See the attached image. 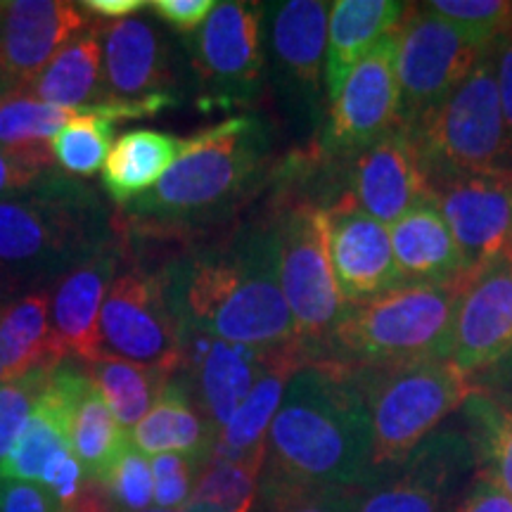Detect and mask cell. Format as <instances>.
I'll list each match as a JSON object with an SVG mask.
<instances>
[{
  "label": "cell",
  "mask_w": 512,
  "mask_h": 512,
  "mask_svg": "<svg viewBox=\"0 0 512 512\" xmlns=\"http://www.w3.org/2000/svg\"><path fill=\"white\" fill-rule=\"evenodd\" d=\"M164 280L181 332L252 349L299 347L280 290L273 223L185 256L166 268Z\"/></svg>",
  "instance_id": "1"
},
{
  "label": "cell",
  "mask_w": 512,
  "mask_h": 512,
  "mask_svg": "<svg viewBox=\"0 0 512 512\" xmlns=\"http://www.w3.org/2000/svg\"><path fill=\"white\" fill-rule=\"evenodd\" d=\"M143 512H181V510H162V508H157V510H143Z\"/></svg>",
  "instance_id": "53"
},
{
  "label": "cell",
  "mask_w": 512,
  "mask_h": 512,
  "mask_svg": "<svg viewBox=\"0 0 512 512\" xmlns=\"http://www.w3.org/2000/svg\"><path fill=\"white\" fill-rule=\"evenodd\" d=\"M91 110H64L46 105L34 95L12 88L0 95V147L3 150H36L50 147L62 128Z\"/></svg>",
  "instance_id": "33"
},
{
  "label": "cell",
  "mask_w": 512,
  "mask_h": 512,
  "mask_svg": "<svg viewBox=\"0 0 512 512\" xmlns=\"http://www.w3.org/2000/svg\"><path fill=\"white\" fill-rule=\"evenodd\" d=\"M401 285H441L470 278L465 256L432 202L389 226Z\"/></svg>",
  "instance_id": "24"
},
{
  "label": "cell",
  "mask_w": 512,
  "mask_h": 512,
  "mask_svg": "<svg viewBox=\"0 0 512 512\" xmlns=\"http://www.w3.org/2000/svg\"><path fill=\"white\" fill-rule=\"evenodd\" d=\"M508 34H512V3H510V31Z\"/></svg>",
  "instance_id": "54"
},
{
  "label": "cell",
  "mask_w": 512,
  "mask_h": 512,
  "mask_svg": "<svg viewBox=\"0 0 512 512\" xmlns=\"http://www.w3.org/2000/svg\"><path fill=\"white\" fill-rule=\"evenodd\" d=\"M264 463H207L181 512H254Z\"/></svg>",
  "instance_id": "34"
},
{
  "label": "cell",
  "mask_w": 512,
  "mask_h": 512,
  "mask_svg": "<svg viewBox=\"0 0 512 512\" xmlns=\"http://www.w3.org/2000/svg\"><path fill=\"white\" fill-rule=\"evenodd\" d=\"M67 437L69 448L83 467V475L95 482H105L112 467L131 448V437L95 389L83 363H76L72 375Z\"/></svg>",
  "instance_id": "26"
},
{
  "label": "cell",
  "mask_w": 512,
  "mask_h": 512,
  "mask_svg": "<svg viewBox=\"0 0 512 512\" xmlns=\"http://www.w3.org/2000/svg\"><path fill=\"white\" fill-rule=\"evenodd\" d=\"M477 48L494 46L510 31L508 0H430L422 3Z\"/></svg>",
  "instance_id": "36"
},
{
  "label": "cell",
  "mask_w": 512,
  "mask_h": 512,
  "mask_svg": "<svg viewBox=\"0 0 512 512\" xmlns=\"http://www.w3.org/2000/svg\"><path fill=\"white\" fill-rule=\"evenodd\" d=\"M494 57H496L498 95H501L505 126H508V133L512 140V34L498 38L494 43Z\"/></svg>",
  "instance_id": "46"
},
{
  "label": "cell",
  "mask_w": 512,
  "mask_h": 512,
  "mask_svg": "<svg viewBox=\"0 0 512 512\" xmlns=\"http://www.w3.org/2000/svg\"><path fill=\"white\" fill-rule=\"evenodd\" d=\"M100 361L121 358L174 377L181 370V325L164 273L128 268L107 290L98 320Z\"/></svg>",
  "instance_id": "10"
},
{
  "label": "cell",
  "mask_w": 512,
  "mask_h": 512,
  "mask_svg": "<svg viewBox=\"0 0 512 512\" xmlns=\"http://www.w3.org/2000/svg\"><path fill=\"white\" fill-rule=\"evenodd\" d=\"M83 29V10L67 0L0 3V76L27 91L62 43Z\"/></svg>",
  "instance_id": "19"
},
{
  "label": "cell",
  "mask_w": 512,
  "mask_h": 512,
  "mask_svg": "<svg viewBox=\"0 0 512 512\" xmlns=\"http://www.w3.org/2000/svg\"><path fill=\"white\" fill-rule=\"evenodd\" d=\"M67 351L50 325V297L34 290L0 311V382L17 380L38 368H57Z\"/></svg>",
  "instance_id": "28"
},
{
  "label": "cell",
  "mask_w": 512,
  "mask_h": 512,
  "mask_svg": "<svg viewBox=\"0 0 512 512\" xmlns=\"http://www.w3.org/2000/svg\"><path fill=\"white\" fill-rule=\"evenodd\" d=\"M152 501L162 510H183L190 501L197 477L202 472V463L178 453H162L152 458Z\"/></svg>",
  "instance_id": "40"
},
{
  "label": "cell",
  "mask_w": 512,
  "mask_h": 512,
  "mask_svg": "<svg viewBox=\"0 0 512 512\" xmlns=\"http://www.w3.org/2000/svg\"><path fill=\"white\" fill-rule=\"evenodd\" d=\"M261 512H356V491L323 486L259 484Z\"/></svg>",
  "instance_id": "38"
},
{
  "label": "cell",
  "mask_w": 512,
  "mask_h": 512,
  "mask_svg": "<svg viewBox=\"0 0 512 512\" xmlns=\"http://www.w3.org/2000/svg\"><path fill=\"white\" fill-rule=\"evenodd\" d=\"M475 467L467 434L434 432L399 467L356 489V512H451L460 482Z\"/></svg>",
  "instance_id": "12"
},
{
  "label": "cell",
  "mask_w": 512,
  "mask_h": 512,
  "mask_svg": "<svg viewBox=\"0 0 512 512\" xmlns=\"http://www.w3.org/2000/svg\"><path fill=\"white\" fill-rule=\"evenodd\" d=\"M505 259L512 261V233H510V242H508V249H505Z\"/></svg>",
  "instance_id": "52"
},
{
  "label": "cell",
  "mask_w": 512,
  "mask_h": 512,
  "mask_svg": "<svg viewBox=\"0 0 512 512\" xmlns=\"http://www.w3.org/2000/svg\"><path fill=\"white\" fill-rule=\"evenodd\" d=\"M302 366L306 358L299 347L275 351L271 366L219 432L207 463H264L268 427L283 401L287 380Z\"/></svg>",
  "instance_id": "23"
},
{
  "label": "cell",
  "mask_w": 512,
  "mask_h": 512,
  "mask_svg": "<svg viewBox=\"0 0 512 512\" xmlns=\"http://www.w3.org/2000/svg\"><path fill=\"white\" fill-rule=\"evenodd\" d=\"M150 8L176 31L192 34L207 22L216 3L214 0H152Z\"/></svg>",
  "instance_id": "43"
},
{
  "label": "cell",
  "mask_w": 512,
  "mask_h": 512,
  "mask_svg": "<svg viewBox=\"0 0 512 512\" xmlns=\"http://www.w3.org/2000/svg\"><path fill=\"white\" fill-rule=\"evenodd\" d=\"M467 278L441 285H401L347 306L323 361L349 370H382L451 361L453 330Z\"/></svg>",
  "instance_id": "5"
},
{
  "label": "cell",
  "mask_w": 512,
  "mask_h": 512,
  "mask_svg": "<svg viewBox=\"0 0 512 512\" xmlns=\"http://www.w3.org/2000/svg\"><path fill=\"white\" fill-rule=\"evenodd\" d=\"M349 195L375 221L392 226L430 202V185L418 147L406 128H396L349 159Z\"/></svg>",
  "instance_id": "16"
},
{
  "label": "cell",
  "mask_w": 512,
  "mask_h": 512,
  "mask_svg": "<svg viewBox=\"0 0 512 512\" xmlns=\"http://www.w3.org/2000/svg\"><path fill=\"white\" fill-rule=\"evenodd\" d=\"M330 264L344 304L358 306L401 287L389 226L366 214L349 192L323 207Z\"/></svg>",
  "instance_id": "15"
},
{
  "label": "cell",
  "mask_w": 512,
  "mask_h": 512,
  "mask_svg": "<svg viewBox=\"0 0 512 512\" xmlns=\"http://www.w3.org/2000/svg\"><path fill=\"white\" fill-rule=\"evenodd\" d=\"M102 36L105 27L83 29L57 50L27 93L64 110H91L107 98L102 91Z\"/></svg>",
  "instance_id": "29"
},
{
  "label": "cell",
  "mask_w": 512,
  "mask_h": 512,
  "mask_svg": "<svg viewBox=\"0 0 512 512\" xmlns=\"http://www.w3.org/2000/svg\"><path fill=\"white\" fill-rule=\"evenodd\" d=\"M57 512H119V510L114 508L105 484L95 482V479H86L74 501L64 505V508H60Z\"/></svg>",
  "instance_id": "47"
},
{
  "label": "cell",
  "mask_w": 512,
  "mask_h": 512,
  "mask_svg": "<svg viewBox=\"0 0 512 512\" xmlns=\"http://www.w3.org/2000/svg\"><path fill=\"white\" fill-rule=\"evenodd\" d=\"M216 439L219 430L204 413L188 382L174 377L166 382L150 413L131 430L133 451L140 456L178 453L202 465H207Z\"/></svg>",
  "instance_id": "22"
},
{
  "label": "cell",
  "mask_w": 512,
  "mask_h": 512,
  "mask_svg": "<svg viewBox=\"0 0 512 512\" xmlns=\"http://www.w3.org/2000/svg\"><path fill=\"white\" fill-rule=\"evenodd\" d=\"M183 140L152 128H136L117 138L102 166V185L119 207L145 195L162 181L181 155Z\"/></svg>",
  "instance_id": "30"
},
{
  "label": "cell",
  "mask_w": 512,
  "mask_h": 512,
  "mask_svg": "<svg viewBox=\"0 0 512 512\" xmlns=\"http://www.w3.org/2000/svg\"><path fill=\"white\" fill-rule=\"evenodd\" d=\"M268 136L256 117H235L183 140L155 188L119 207L114 235L174 238L228 219L266 178Z\"/></svg>",
  "instance_id": "3"
},
{
  "label": "cell",
  "mask_w": 512,
  "mask_h": 512,
  "mask_svg": "<svg viewBox=\"0 0 512 512\" xmlns=\"http://www.w3.org/2000/svg\"><path fill=\"white\" fill-rule=\"evenodd\" d=\"M373 425V475L399 467L475 392L453 361L354 370Z\"/></svg>",
  "instance_id": "7"
},
{
  "label": "cell",
  "mask_w": 512,
  "mask_h": 512,
  "mask_svg": "<svg viewBox=\"0 0 512 512\" xmlns=\"http://www.w3.org/2000/svg\"><path fill=\"white\" fill-rule=\"evenodd\" d=\"M5 294H8V283H5V271H3V268H0V311H3Z\"/></svg>",
  "instance_id": "50"
},
{
  "label": "cell",
  "mask_w": 512,
  "mask_h": 512,
  "mask_svg": "<svg viewBox=\"0 0 512 512\" xmlns=\"http://www.w3.org/2000/svg\"><path fill=\"white\" fill-rule=\"evenodd\" d=\"M427 185L458 176L512 174V140L496 81L494 46L467 79L411 133Z\"/></svg>",
  "instance_id": "6"
},
{
  "label": "cell",
  "mask_w": 512,
  "mask_h": 512,
  "mask_svg": "<svg viewBox=\"0 0 512 512\" xmlns=\"http://www.w3.org/2000/svg\"><path fill=\"white\" fill-rule=\"evenodd\" d=\"M8 91H12V86H10L8 81L3 79V76H0V95H3V93H8Z\"/></svg>",
  "instance_id": "51"
},
{
  "label": "cell",
  "mask_w": 512,
  "mask_h": 512,
  "mask_svg": "<svg viewBox=\"0 0 512 512\" xmlns=\"http://www.w3.org/2000/svg\"><path fill=\"white\" fill-rule=\"evenodd\" d=\"M330 3L290 0L278 5L271 24V46L280 69L304 95L316 98L325 76Z\"/></svg>",
  "instance_id": "27"
},
{
  "label": "cell",
  "mask_w": 512,
  "mask_h": 512,
  "mask_svg": "<svg viewBox=\"0 0 512 512\" xmlns=\"http://www.w3.org/2000/svg\"><path fill=\"white\" fill-rule=\"evenodd\" d=\"M192 67L204 95L202 110L240 107L259 91L264 74L261 10L247 3H216L190 43Z\"/></svg>",
  "instance_id": "11"
},
{
  "label": "cell",
  "mask_w": 512,
  "mask_h": 512,
  "mask_svg": "<svg viewBox=\"0 0 512 512\" xmlns=\"http://www.w3.org/2000/svg\"><path fill=\"white\" fill-rule=\"evenodd\" d=\"M48 169H53L50 147H36V150H3L0 147V202L27 190Z\"/></svg>",
  "instance_id": "41"
},
{
  "label": "cell",
  "mask_w": 512,
  "mask_h": 512,
  "mask_svg": "<svg viewBox=\"0 0 512 512\" xmlns=\"http://www.w3.org/2000/svg\"><path fill=\"white\" fill-rule=\"evenodd\" d=\"M430 202L456 238L470 275L505 259L512 233V174L430 183Z\"/></svg>",
  "instance_id": "14"
},
{
  "label": "cell",
  "mask_w": 512,
  "mask_h": 512,
  "mask_svg": "<svg viewBox=\"0 0 512 512\" xmlns=\"http://www.w3.org/2000/svg\"><path fill=\"white\" fill-rule=\"evenodd\" d=\"M401 128V91L396 79V31L351 72L330 107L325 150L351 159Z\"/></svg>",
  "instance_id": "13"
},
{
  "label": "cell",
  "mask_w": 512,
  "mask_h": 512,
  "mask_svg": "<svg viewBox=\"0 0 512 512\" xmlns=\"http://www.w3.org/2000/svg\"><path fill=\"white\" fill-rule=\"evenodd\" d=\"M373 477V425L356 373L306 363L287 380L266 434L259 484L361 489Z\"/></svg>",
  "instance_id": "2"
},
{
  "label": "cell",
  "mask_w": 512,
  "mask_h": 512,
  "mask_svg": "<svg viewBox=\"0 0 512 512\" xmlns=\"http://www.w3.org/2000/svg\"><path fill=\"white\" fill-rule=\"evenodd\" d=\"M0 512H57V503L43 486L0 479Z\"/></svg>",
  "instance_id": "44"
},
{
  "label": "cell",
  "mask_w": 512,
  "mask_h": 512,
  "mask_svg": "<svg viewBox=\"0 0 512 512\" xmlns=\"http://www.w3.org/2000/svg\"><path fill=\"white\" fill-rule=\"evenodd\" d=\"M98 192L48 169L27 190L0 202V264L29 280L62 278L114 238Z\"/></svg>",
  "instance_id": "4"
},
{
  "label": "cell",
  "mask_w": 512,
  "mask_h": 512,
  "mask_svg": "<svg viewBox=\"0 0 512 512\" xmlns=\"http://www.w3.org/2000/svg\"><path fill=\"white\" fill-rule=\"evenodd\" d=\"M275 351L280 349H252L207 335H195V332H181V370L178 373L190 377V382H185L216 430L221 432L252 392L254 384L259 382V377L264 375V370L271 366Z\"/></svg>",
  "instance_id": "18"
},
{
  "label": "cell",
  "mask_w": 512,
  "mask_h": 512,
  "mask_svg": "<svg viewBox=\"0 0 512 512\" xmlns=\"http://www.w3.org/2000/svg\"><path fill=\"white\" fill-rule=\"evenodd\" d=\"M105 489L119 512H143L152 501V467L145 456L128 448L105 477Z\"/></svg>",
  "instance_id": "39"
},
{
  "label": "cell",
  "mask_w": 512,
  "mask_h": 512,
  "mask_svg": "<svg viewBox=\"0 0 512 512\" xmlns=\"http://www.w3.org/2000/svg\"><path fill=\"white\" fill-rule=\"evenodd\" d=\"M83 482H86V475H83V467L79 465V460H76L72 448L57 451L41 475L43 489L53 496L57 510L74 501L76 494L81 491Z\"/></svg>",
  "instance_id": "42"
},
{
  "label": "cell",
  "mask_w": 512,
  "mask_h": 512,
  "mask_svg": "<svg viewBox=\"0 0 512 512\" xmlns=\"http://www.w3.org/2000/svg\"><path fill=\"white\" fill-rule=\"evenodd\" d=\"M105 81L107 95L119 100H140L169 93L171 64L155 24L126 17L105 27Z\"/></svg>",
  "instance_id": "21"
},
{
  "label": "cell",
  "mask_w": 512,
  "mask_h": 512,
  "mask_svg": "<svg viewBox=\"0 0 512 512\" xmlns=\"http://www.w3.org/2000/svg\"><path fill=\"white\" fill-rule=\"evenodd\" d=\"M470 425L477 477L486 479L512 498V403L498 401L484 389H475L463 403Z\"/></svg>",
  "instance_id": "31"
},
{
  "label": "cell",
  "mask_w": 512,
  "mask_h": 512,
  "mask_svg": "<svg viewBox=\"0 0 512 512\" xmlns=\"http://www.w3.org/2000/svg\"><path fill=\"white\" fill-rule=\"evenodd\" d=\"M112 131L114 121L102 117L91 107V112L76 117L50 140L53 162L62 166L64 174L91 178L105 166V159L110 155Z\"/></svg>",
  "instance_id": "35"
},
{
  "label": "cell",
  "mask_w": 512,
  "mask_h": 512,
  "mask_svg": "<svg viewBox=\"0 0 512 512\" xmlns=\"http://www.w3.org/2000/svg\"><path fill=\"white\" fill-rule=\"evenodd\" d=\"M406 8L408 3L396 0H337L330 5L325 91L332 100L382 38L394 34Z\"/></svg>",
  "instance_id": "25"
},
{
  "label": "cell",
  "mask_w": 512,
  "mask_h": 512,
  "mask_svg": "<svg viewBox=\"0 0 512 512\" xmlns=\"http://www.w3.org/2000/svg\"><path fill=\"white\" fill-rule=\"evenodd\" d=\"M53 373L55 368H38L17 380L0 382V463L15 446Z\"/></svg>",
  "instance_id": "37"
},
{
  "label": "cell",
  "mask_w": 512,
  "mask_h": 512,
  "mask_svg": "<svg viewBox=\"0 0 512 512\" xmlns=\"http://www.w3.org/2000/svg\"><path fill=\"white\" fill-rule=\"evenodd\" d=\"M484 50L432 15L422 3H408L406 15L396 27L401 128L408 133L418 131L467 79Z\"/></svg>",
  "instance_id": "9"
},
{
  "label": "cell",
  "mask_w": 512,
  "mask_h": 512,
  "mask_svg": "<svg viewBox=\"0 0 512 512\" xmlns=\"http://www.w3.org/2000/svg\"><path fill=\"white\" fill-rule=\"evenodd\" d=\"M83 368L119 425L128 430H133L150 413L166 382L171 380L159 370L121 361V358H102L95 363H83Z\"/></svg>",
  "instance_id": "32"
},
{
  "label": "cell",
  "mask_w": 512,
  "mask_h": 512,
  "mask_svg": "<svg viewBox=\"0 0 512 512\" xmlns=\"http://www.w3.org/2000/svg\"><path fill=\"white\" fill-rule=\"evenodd\" d=\"M81 8L105 19H124L131 17L133 12L150 8V3L147 0H86V3H81Z\"/></svg>",
  "instance_id": "48"
},
{
  "label": "cell",
  "mask_w": 512,
  "mask_h": 512,
  "mask_svg": "<svg viewBox=\"0 0 512 512\" xmlns=\"http://www.w3.org/2000/svg\"><path fill=\"white\" fill-rule=\"evenodd\" d=\"M451 512H512V498L486 479L475 477L470 491Z\"/></svg>",
  "instance_id": "45"
},
{
  "label": "cell",
  "mask_w": 512,
  "mask_h": 512,
  "mask_svg": "<svg viewBox=\"0 0 512 512\" xmlns=\"http://www.w3.org/2000/svg\"><path fill=\"white\" fill-rule=\"evenodd\" d=\"M278 240L280 290L292 313L297 344L306 363L323 361L347 304L330 264L323 207L299 202L273 221Z\"/></svg>",
  "instance_id": "8"
},
{
  "label": "cell",
  "mask_w": 512,
  "mask_h": 512,
  "mask_svg": "<svg viewBox=\"0 0 512 512\" xmlns=\"http://www.w3.org/2000/svg\"><path fill=\"white\" fill-rule=\"evenodd\" d=\"M512 351V261L470 275L456 313L451 361L472 375L496 368Z\"/></svg>",
  "instance_id": "17"
},
{
  "label": "cell",
  "mask_w": 512,
  "mask_h": 512,
  "mask_svg": "<svg viewBox=\"0 0 512 512\" xmlns=\"http://www.w3.org/2000/svg\"><path fill=\"white\" fill-rule=\"evenodd\" d=\"M124 252L126 242L114 235L57 280L50 309L53 335L67 354L79 356L83 363L100 361L98 320Z\"/></svg>",
  "instance_id": "20"
},
{
  "label": "cell",
  "mask_w": 512,
  "mask_h": 512,
  "mask_svg": "<svg viewBox=\"0 0 512 512\" xmlns=\"http://www.w3.org/2000/svg\"><path fill=\"white\" fill-rule=\"evenodd\" d=\"M496 368H503V370H501V375H505V377H508V380H512V351H510L508 356L503 358L501 363H498Z\"/></svg>",
  "instance_id": "49"
}]
</instances>
